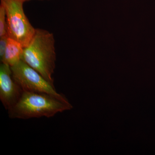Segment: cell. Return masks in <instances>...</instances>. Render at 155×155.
<instances>
[{"label":"cell","instance_id":"6da1fadb","mask_svg":"<svg viewBox=\"0 0 155 155\" xmlns=\"http://www.w3.org/2000/svg\"><path fill=\"white\" fill-rule=\"evenodd\" d=\"M22 60L54 85L53 75L55 69L56 53L53 33L36 28L30 42L24 48Z\"/></svg>","mask_w":155,"mask_h":155},{"label":"cell","instance_id":"7a4b0ae2","mask_svg":"<svg viewBox=\"0 0 155 155\" xmlns=\"http://www.w3.org/2000/svg\"><path fill=\"white\" fill-rule=\"evenodd\" d=\"M72 108L70 103L64 102L49 94L23 91L17 102L8 110V113L12 119L50 118Z\"/></svg>","mask_w":155,"mask_h":155},{"label":"cell","instance_id":"3957f363","mask_svg":"<svg viewBox=\"0 0 155 155\" xmlns=\"http://www.w3.org/2000/svg\"><path fill=\"white\" fill-rule=\"evenodd\" d=\"M25 2L24 0H1L5 9L8 35L23 48L29 43L36 29L25 15L23 7Z\"/></svg>","mask_w":155,"mask_h":155},{"label":"cell","instance_id":"277c9868","mask_svg":"<svg viewBox=\"0 0 155 155\" xmlns=\"http://www.w3.org/2000/svg\"><path fill=\"white\" fill-rule=\"evenodd\" d=\"M11 69L13 78L23 91L46 94L64 102L70 103L64 94L57 91L54 84L22 60L11 67Z\"/></svg>","mask_w":155,"mask_h":155},{"label":"cell","instance_id":"5b68a950","mask_svg":"<svg viewBox=\"0 0 155 155\" xmlns=\"http://www.w3.org/2000/svg\"><path fill=\"white\" fill-rule=\"evenodd\" d=\"M23 91L14 80L11 67L1 63L0 65V100L6 110H9L17 102Z\"/></svg>","mask_w":155,"mask_h":155},{"label":"cell","instance_id":"8992f818","mask_svg":"<svg viewBox=\"0 0 155 155\" xmlns=\"http://www.w3.org/2000/svg\"><path fill=\"white\" fill-rule=\"evenodd\" d=\"M23 50L24 48L21 44L9 37L5 54L1 60V63L13 67L22 60Z\"/></svg>","mask_w":155,"mask_h":155},{"label":"cell","instance_id":"52a82bcc","mask_svg":"<svg viewBox=\"0 0 155 155\" xmlns=\"http://www.w3.org/2000/svg\"><path fill=\"white\" fill-rule=\"evenodd\" d=\"M8 35V25L5 9L2 4H0V37Z\"/></svg>","mask_w":155,"mask_h":155},{"label":"cell","instance_id":"ba28073f","mask_svg":"<svg viewBox=\"0 0 155 155\" xmlns=\"http://www.w3.org/2000/svg\"><path fill=\"white\" fill-rule=\"evenodd\" d=\"M8 38V35H6L0 37V58H1V60L2 59L4 54H5Z\"/></svg>","mask_w":155,"mask_h":155},{"label":"cell","instance_id":"9c48e42d","mask_svg":"<svg viewBox=\"0 0 155 155\" xmlns=\"http://www.w3.org/2000/svg\"><path fill=\"white\" fill-rule=\"evenodd\" d=\"M24 1H25V2H27V1H29V0H24Z\"/></svg>","mask_w":155,"mask_h":155},{"label":"cell","instance_id":"30bf717a","mask_svg":"<svg viewBox=\"0 0 155 155\" xmlns=\"http://www.w3.org/2000/svg\"><path fill=\"white\" fill-rule=\"evenodd\" d=\"M29 1H30V0H29Z\"/></svg>","mask_w":155,"mask_h":155}]
</instances>
